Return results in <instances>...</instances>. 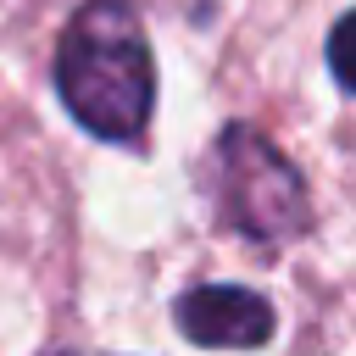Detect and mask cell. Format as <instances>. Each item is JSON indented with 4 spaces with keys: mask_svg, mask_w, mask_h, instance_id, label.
<instances>
[{
    "mask_svg": "<svg viewBox=\"0 0 356 356\" xmlns=\"http://www.w3.org/2000/svg\"><path fill=\"white\" fill-rule=\"evenodd\" d=\"M56 95L78 128L106 145H134L156 106V61L128 0H89L56 44Z\"/></svg>",
    "mask_w": 356,
    "mask_h": 356,
    "instance_id": "obj_1",
    "label": "cell"
},
{
    "mask_svg": "<svg viewBox=\"0 0 356 356\" xmlns=\"http://www.w3.org/2000/svg\"><path fill=\"white\" fill-rule=\"evenodd\" d=\"M211 167H217V217L234 234L256 245H284L306 234L312 222L306 184L267 134H256L250 122H228L211 145Z\"/></svg>",
    "mask_w": 356,
    "mask_h": 356,
    "instance_id": "obj_2",
    "label": "cell"
},
{
    "mask_svg": "<svg viewBox=\"0 0 356 356\" xmlns=\"http://www.w3.org/2000/svg\"><path fill=\"white\" fill-rule=\"evenodd\" d=\"M172 323L206 350H256L273 334V306L245 284H195L178 295Z\"/></svg>",
    "mask_w": 356,
    "mask_h": 356,
    "instance_id": "obj_3",
    "label": "cell"
},
{
    "mask_svg": "<svg viewBox=\"0 0 356 356\" xmlns=\"http://www.w3.org/2000/svg\"><path fill=\"white\" fill-rule=\"evenodd\" d=\"M328 72L339 78V89L356 95V11H345L328 28Z\"/></svg>",
    "mask_w": 356,
    "mask_h": 356,
    "instance_id": "obj_4",
    "label": "cell"
},
{
    "mask_svg": "<svg viewBox=\"0 0 356 356\" xmlns=\"http://www.w3.org/2000/svg\"><path fill=\"white\" fill-rule=\"evenodd\" d=\"M50 356H106V350H50Z\"/></svg>",
    "mask_w": 356,
    "mask_h": 356,
    "instance_id": "obj_5",
    "label": "cell"
}]
</instances>
